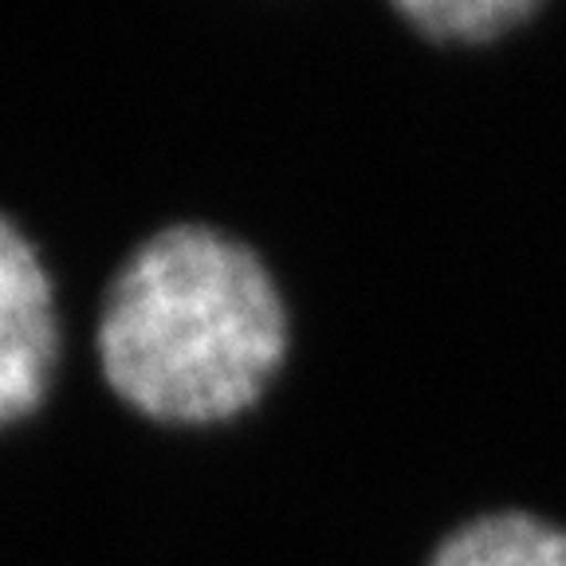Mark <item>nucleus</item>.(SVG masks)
Instances as JSON below:
<instances>
[{
  "instance_id": "1",
  "label": "nucleus",
  "mask_w": 566,
  "mask_h": 566,
  "mask_svg": "<svg viewBox=\"0 0 566 566\" xmlns=\"http://www.w3.org/2000/svg\"><path fill=\"white\" fill-rule=\"evenodd\" d=\"M111 386L161 421H221L264 394L287 354V311L264 260L209 224L142 240L103 300Z\"/></svg>"
},
{
  "instance_id": "2",
  "label": "nucleus",
  "mask_w": 566,
  "mask_h": 566,
  "mask_svg": "<svg viewBox=\"0 0 566 566\" xmlns=\"http://www.w3.org/2000/svg\"><path fill=\"white\" fill-rule=\"evenodd\" d=\"M55 346L52 275L32 240L0 212V424L44 398Z\"/></svg>"
},
{
  "instance_id": "3",
  "label": "nucleus",
  "mask_w": 566,
  "mask_h": 566,
  "mask_svg": "<svg viewBox=\"0 0 566 566\" xmlns=\"http://www.w3.org/2000/svg\"><path fill=\"white\" fill-rule=\"evenodd\" d=\"M424 566H566V527L523 507H500L457 523Z\"/></svg>"
},
{
  "instance_id": "4",
  "label": "nucleus",
  "mask_w": 566,
  "mask_h": 566,
  "mask_svg": "<svg viewBox=\"0 0 566 566\" xmlns=\"http://www.w3.org/2000/svg\"><path fill=\"white\" fill-rule=\"evenodd\" d=\"M394 17L409 24L429 44L449 48H488L500 44L507 32H520L523 24L547 12L539 0H398L389 4Z\"/></svg>"
}]
</instances>
